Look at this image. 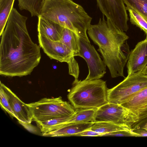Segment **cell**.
Instances as JSON below:
<instances>
[{"label": "cell", "mask_w": 147, "mask_h": 147, "mask_svg": "<svg viewBox=\"0 0 147 147\" xmlns=\"http://www.w3.org/2000/svg\"><path fill=\"white\" fill-rule=\"evenodd\" d=\"M87 32L90 38L98 46V51L101 54L111 77L125 78L124 68L130 52L127 42L129 36L111 20L107 18L106 21L103 14L97 24L90 25Z\"/></svg>", "instance_id": "7a4b0ae2"}, {"label": "cell", "mask_w": 147, "mask_h": 147, "mask_svg": "<svg viewBox=\"0 0 147 147\" xmlns=\"http://www.w3.org/2000/svg\"><path fill=\"white\" fill-rule=\"evenodd\" d=\"M126 7L138 12L147 20V0H122Z\"/></svg>", "instance_id": "7402d4cb"}, {"label": "cell", "mask_w": 147, "mask_h": 147, "mask_svg": "<svg viewBox=\"0 0 147 147\" xmlns=\"http://www.w3.org/2000/svg\"><path fill=\"white\" fill-rule=\"evenodd\" d=\"M0 106L2 109L13 118L16 117L9 103L7 94L2 85L0 84Z\"/></svg>", "instance_id": "603a6c76"}, {"label": "cell", "mask_w": 147, "mask_h": 147, "mask_svg": "<svg viewBox=\"0 0 147 147\" xmlns=\"http://www.w3.org/2000/svg\"><path fill=\"white\" fill-rule=\"evenodd\" d=\"M38 18V34L53 40L59 41L62 37L64 28L40 16Z\"/></svg>", "instance_id": "5bb4252c"}, {"label": "cell", "mask_w": 147, "mask_h": 147, "mask_svg": "<svg viewBox=\"0 0 147 147\" xmlns=\"http://www.w3.org/2000/svg\"><path fill=\"white\" fill-rule=\"evenodd\" d=\"M27 104L31 111L32 121L36 123L57 117L71 116L77 111L69 103L63 101L61 96L44 98Z\"/></svg>", "instance_id": "5b68a950"}, {"label": "cell", "mask_w": 147, "mask_h": 147, "mask_svg": "<svg viewBox=\"0 0 147 147\" xmlns=\"http://www.w3.org/2000/svg\"><path fill=\"white\" fill-rule=\"evenodd\" d=\"M15 0H0V36L3 32Z\"/></svg>", "instance_id": "ffe728a7"}, {"label": "cell", "mask_w": 147, "mask_h": 147, "mask_svg": "<svg viewBox=\"0 0 147 147\" xmlns=\"http://www.w3.org/2000/svg\"><path fill=\"white\" fill-rule=\"evenodd\" d=\"M18 122L29 132L34 134H37L38 133L37 128L31 124V123L23 122L18 121Z\"/></svg>", "instance_id": "484cf974"}, {"label": "cell", "mask_w": 147, "mask_h": 147, "mask_svg": "<svg viewBox=\"0 0 147 147\" xmlns=\"http://www.w3.org/2000/svg\"><path fill=\"white\" fill-rule=\"evenodd\" d=\"M147 65V37L130 52L127 63V76L142 71Z\"/></svg>", "instance_id": "7c38bea8"}, {"label": "cell", "mask_w": 147, "mask_h": 147, "mask_svg": "<svg viewBox=\"0 0 147 147\" xmlns=\"http://www.w3.org/2000/svg\"><path fill=\"white\" fill-rule=\"evenodd\" d=\"M79 37L70 30L64 28L62 37L59 40L64 44L73 52L74 57L78 56L80 47Z\"/></svg>", "instance_id": "e0dca14e"}, {"label": "cell", "mask_w": 147, "mask_h": 147, "mask_svg": "<svg viewBox=\"0 0 147 147\" xmlns=\"http://www.w3.org/2000/svg\"><path fill=\"white\" fill-rule=\"evenodd\" d=\"M147 87V75L142 71L127 76L115 86L108 88V102L120 105Z\"/></svg>", "instance_id": "8992f818"}, {"label": "cell", "mask_w": 147, "mask_h": 147, "mask_svg": "<svg viewBox=\"0 0 147 147\" xmlns=\"http://www.w3.org/2000/svg\"><path fill=\"white\" fill-rule=\"evenodd\" d=\"M69 69V73L73 76L75 79H78L79 74V68L78 64L74 57L72 59L67 63Z\"/></svg>", "instance_id": "cb8c5ba5"}, {"label": "cell", "mask_w": 147, "mask_h": 147, "mask_svg": "<svg viewBox=\"0 0 147 147\" xmlns=\"http://www.w3.org/2000/svg\"><path fill=\"white\" fill-rule=\"evenodd\" d=\"M102 134L93 131L91 129L75 134L74 136H101Z\"/></svg>", "instance_id": "4316f807"}, {"label": "cell", "mask_w": 147, "mask_h": 147, "mask_svg": "<svg viewBox=\"0 0 147 147\" xmlns=\"http://www.w3.org/2000/svg\"><path fill=\"white\" fill-rule=\"evenodd\" d=\"M38 39L40 46L51 59L68 63L75 57L72 51L59 41L53 40L38 34Z\"/></svg>", "instance_id": "8fae6325"}, {"label": "cell", "mask_w": 147, "mask_h": 147, "mask_svg": "<svg viewBox=\"0 0 147 147\" xmlns=\"http://www.w3.org/2000/svg\"><path fill=\"white\" fill-rule=\"evenodd\" d=\"M67 98L76 109L98 108L108 103L106 81L75 79Z\"/></svg>", "instance_id": "277c9868"}, {"label": "cell", "mask_w": 147, "mask_h": 147, "mask_svg": "<svg viewBox=\"0 0 147 147\" xmlns=\"http://www.w3.org/2000/svg\"><path fill=\"white\" fill-rule=\"evenodd\" d=\"M91 129L102 135L106 133L122 130L131 131L129 127L119 125L109 122L95 123L92 125Z\"/></svg>", "instance_id": "d6986e66"}, {"label": "cell", "mask_w": 147, "mask_h": 147, "mask_svg": "<svg viewBox=\"0 0 147 147\" xmlns=\"http://www.w3.org/2000/svg\"><path fill=\"white\" fill-rule=\"evenodd\" d=\"M126 7L129 12L131 23L142 30L147 37V20L134 9L127 7Z\"/></svg>", "instance_id": "44dd1931"}, {"label": "cell", "mask_w": 147, "mask_h": 147, "mask_svg": "<svg viewBox=\"0 0 147 147\" xmlns=\"http://www.w3.org/2000/svg\"><path fill=\"white\" fill-rule=\"evenodd\" d=\"M134 133L138 135V137L147 136V130L143 128H139L131 130Z\"/></svg>", "instance_id": "83f0119b"}, {"label": "cell", "mask_w": 147, "mask_h": 147, "mask_svg": "<svg viewBox=\"0 0 147 147\" xmlns=\"http://www.w3.org/2000/svg\"><path fill=\"white\" fill-rule=\"evenodd\" d=\"M94 123L90 122L67 124L55 131L42 135L50 137L74 136L75 134L91 129Z\"/></svg>", "instance_id": "9a60e30c"}, {"label": "cell", "mask_w": 147, "mask_h": 147, "mask_svg": "<svg viewBox=\"0 0 147 147\" xmlns=\"http://www.w3.org/2000/svg\"><path fill=\"white\" fill-rule=\"evenodd\" d=\"M97 5L103 15L111 20L120 30L128 29L129 19L126 7L122 0H96Z\"/></svg>", "instance_id": "30bf717a"}, {"label": "cell", "mask_w": 147, "mask_h": 147, "mask_svg": "<svg viewBox=\"0 0 147 147\" xmlns=\"http://www.w3.org/2000/svg\"><path fill=\"white\" fill-rule=\"evenodd\" d=\"M142 71L145 75H147V65Z\"/></svg>", "instance_id": "f1b7e54d"}, {"label": "cell", "mask_w": 147, "mask_h": 147, "mask_svg": "<svg viewBox=\"0 0 147 147\" xmlns=\"http://www.w3.org/2000/svg\"><path fill=\"white\" fill-rule=\"evenodd\" d=\"M71 116L57 117L40 122H36L38 127L42 134L55 131L66 124Z\"/></svg>", "instance_id": "2e32d148"}, {"label": "cell", "mask_w": 147, "mask_h": 147, "mask_svg": "<svg viewBox=\"0 0 147 147\" xmlns=\"http://www.w3.org/2000/svg\"><path fill=\"white\" fill-rule=\"evenodd\" d=\"M5 92L9 103L18 121L31 123L33 117L29 107L23 102L9 88L0 82Z\"/></svg>", "instance_id": "4fadbf2b"}, {"label": "cell", "mask_w": 147, "mask_h": 147, "mask_svg": "<svg viewBox=\"0 0 147 147\" xmlns=\"http://www.w3.org/2000/svg\"><path fill=\"white\" fill-rule=\"evenodd\" d=\"M109 122L129 128L134 123L129 112L121 105L108 102L98 108L93 122Z\"/></svg>", "instance_id": "52a82bcc"}, {"label": "cell", "mask_w": 147, "mask_h": 147, "mask_svg": "<svg viewBox=\"0 0 147 147\" xmlns=\"http://www.w3.org/2000/svg\"><path fill=\"white\" fill-rule=\"evenodd\" d=\"M27 19L13 8L1 36V76L21 77L30 75L40 63V47L31 38L26 26Z\"/></svg>", "instance_id": "6da1fadb"}, {"label": "cell", "mask_w": 147, "mask_h": 147, "mask_svg": "<svg viewBox=\"0 0 147 147\" xmlns=\"http://www.w3.org/2000/svg\"><path fill=\"white\" fill-rule=\"evenodd\" d=\"M80 49L78 56L85 60L89 73L85 80H92L100 79L106 73V66L93 45L79 37Z\"/></svg>", "instance_id": "ba28073f"}, {"label": "cell", "mask_w": 147, "mask_h": 147, "mask_svg": "<svg viewBox=\"0 0 147 147\" xmlns=\"http://www.w3.org/2000/svg\"><path fill=\"white\" fill-rule=\"evenodd\" d=\"M40 16L70 30L80 38L90 42L86 31L92 18L82 6L73 0H45Z\"/></svg>", "instance_id": "3957f363"}, {"label": "cell", "mask_w": 147, "mask_h": 147, "mask_svg": "<svg viewBox=\"0 0 147 147\" xmlns=\"http://www.w3.org/2000/svg\"><path fill=\"white\" fill-rule=\"evenodd\" d=\"M129 112L134 121L131 130L143 128L147 130V87L120 105Z\"/></svg>", "instance_id": "9c48e42d"}, {"label": "cell", "mask_w": 147, "mask_h": 147, "mask_svg": "<svg viewBox=\"0 0 147 147\" xmlns=\"http://www.w3.org/2000/svg\"><path fill=\"white\" fill-rule=\"evenodd\" d=\"M101 136L138 137V135L131 130H122L106 133L103 134Z\"/></svg>", "instance_id": "d4e9b609"}, {"label": "cell", "mask_w": 147, "mask_h": 147, "mask_svg": "<svg viewBox=\"0 0 147 147\" xmlns=\"http://www.w3.org/2000/svg\"><path fill=\"white\" fill-rule=\"evenodd\" d=\"M97 109H77L76 113L67 122L66 124L93 122L95 112Z\"/></svg>", "instance_id": "ac0fdd59"}]
</instances>
